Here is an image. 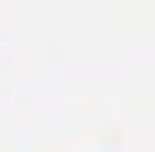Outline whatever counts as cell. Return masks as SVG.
I'll list each match as a JSON object with an SVG mask.
<instances>
[]
</instances>
